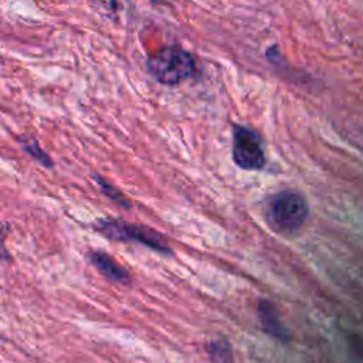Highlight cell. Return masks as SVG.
<instances>
[{
    "label": "cell",
    "instance_id": "2",
    "mask_svg": "<svg viewBox=\"0 0 363 363\" xmlns=\"http://www.w3.org/2000/svg\"><path fill=\"white\" fill-rule=\"evenodd\" d=\"M95 227L102 235L111 240L135 241L162 254L172 252L163 234L152 227L142 225V224H132V223H128L119 218H112V217L98 220Z\"/></svg>",
    "mask_w": 363,
    "mask_h": 363
},
{
    "label": "cell",
    "instance_id": "10",
    "mask_svg": "<svg viewBox=\"0 0 363 363\" xmlns=\"http://www.w3.org/2000/svg\"><path fill=\"white\" fill-rule=\"evenodd\" d=\"M109 13H119L122 9V0H96Z\"/></svg>",
    "mask_w": 363,
    "mask_h": 363
},
{
    "label": "cell",
    "instance_id": "5",
    "mask_svg": "<svg viewBox=\"0 0 363 363\" xmlns=\"http://www.w3.org/2000/svg\"><path fill=\"white\" fill-rule=\"evenodd\" d=\"M88 258H89L91 264L105 278H108L113 282H121V284H126L130 281V275H129L128 269L123 265H121L115 258H112L108 252L94 250L88 254Z\"/></svg>",
    "mask_w": 363,
    "mask_h": 363
},
{
    "label": "cell",
    "instance_id": "9",
    "mask_svg": "<svg viewBox=\"0 0 363 363\" xmlns=\"http://www.w3.org/2000/svg\"><path fill=\"white\" fill-rule=\"evenodd\" d=\"M94 179H95V182L98 183L101 191H102L109 200L115 201L116 204H119V206H122V207H126V208L130 207V203H129L128 197H126L118 187H115L112 183H109L104 176H101V174H94Z\"/></svg>",
    "mask_w": 363,
    "mask_h": 363
},
{
    "label": "cell",
    "instance_id": "3",
    "mask_svg": "<svg viewBox=\"0 0 363 363\" xmlns=\"http://www.w3.org/2000/svg\"><path fill=\"white\" fill-rule=\"evenodd\" d=\"M267 214L269 221L281 231H294L306 220L308 206L299 193L282 190L269 199Z\"/></svg>",
    "mask_w": 363,
    "mask_h": 363
},
{
    "label": "cell",
    "instance_id": "4",
    "mask_svg": "<svg viewBox=\"0 0 363 363\" xmlns=\"http://www.w3.org/2000/svg\"><path fill=\"white\" fill-rule=\"evenodd\" d=\"M233 160L244 170H259L265 164L261 135L244 125L233 126Z\"/></svg>",
    "mask_w": 363,
    "mask_h": 363
},
{
    "label": "cell",
    "instance_id": "7",
    "mask_svg": "<svg viewBox=\"0 0 363 363\" xmlns=\"http://www.w3.org/2000/svg\"><path fill=\"white\" fill-rule=\"evenodd\" d=\"M18 142H20L21 147H23L31 157H34L41 166H45V167H51V166H52L51 157L41 149V146L38 145V142H37L35 138L21 136V138H18Z\"/></svg>",
    "mask_w": 363,
    "mask_h": 363
},
{
    "label": "cell",
    "instance_id": "1",
    "mask_svg": "<svg viewBox=\"0 0 363 363\" xmlns=\"http://www.w3.org/2000/svg\"><path fill=\"white\" fill-rule=\"evenodd\" d=\"M146 69L150 77L166 86H174L191 79L199 72L194 55L177 44L157 48L146 58Z\"/></svg>",
    "mask_w": 363,
    "mask_h": 363
},
{
    "label": "cell",
    "instance_id": "11",
    "mask_svg": "<svg viewBox=\"0 0 363 363\" xmlns=\"http://www.w3.org/2000/svg\"><path fill=\"white\" fill-rule=\"evenodd\" d=\"M150 1H153V3H163V1H166V0H150Z\"/></svg>",
    "mask_w": 363,
    "mask_h": 363
},
{
    "label": "cell",
    "instance_id": "6",
    "mask_svg": "<svg viewBox=\"0 0 363 363\" xmlns=\"http://www.w3.org/2000/svg\"><path fill=\"white\" fill-rule=\"evenodd\" d=\"M257 315H258L262 329L268 335H271L277 339H281V340L288 337V333H286L284 325L281 323L278 311L272 302H269L268 299H259L258 305H257Z\"/></svg>",
    "mask_w": 363,
    "mask_h": 363
},
{
    "label": "cell",
    "instance_id": "8",
    "mask_svg": "<svg viewBox=\"0 0 363 363\" xmlns=\"http://www.w3.org/2000/svg\"><path fill=\"white\" fill-rule=\"evenodd\" d=\"M208 356L211 363H233V353L228 340L217 339L213 340L208 347Z\"/></svg>",
    "mask_w": 363,
    "mask_h": 363
}]
</instances>
